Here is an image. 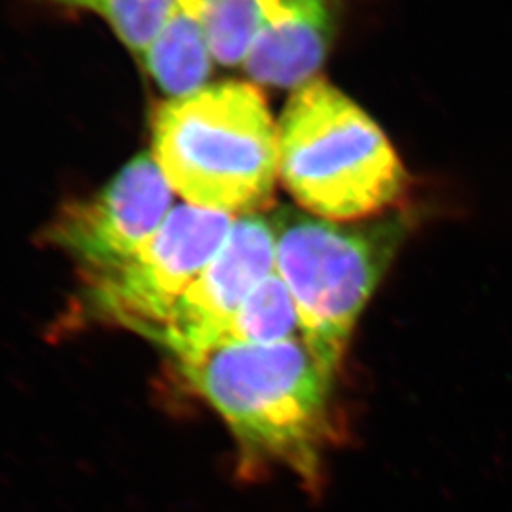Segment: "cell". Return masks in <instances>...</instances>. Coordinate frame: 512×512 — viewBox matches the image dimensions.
<instances>
[{
    "label": "cell",
    "mask_w": 512,
    "mask_h": 512,
    "mask_svg": "<svg viewBox=\"0 0 512 512\" xmlns=\"http://www.w3.org/2000/svg\"><path fill=\"white\" fill-rule=\"evenodd\" d=\"M275 273V230L260 215L233 222L222 248L178 301L158 343L178 361L220 348L256 286Z\"/></svg>",
    "instance_id": "obj_7"
},
{
    "label": "cell",
    "mask_w": 512,
    "mask_h": 512,
    "mask_svg": "<svg viewBox=\"0 0 512 512\" xmlns=\"http://www.w3.org/2000/svg\"><path fill=\"white\" fill-rule=\"evenodd\" d=\"M212 59L200 0H182L165 29L142 54L148 74L172 99L202 90L212 72Z\"/></svg>",
    "instance_id": "obj_9"
},
{
    "label": "cell",
    "mask_w": 512,
    "mask_h": 512,
    "mask_svg": "<svg viewBox=\"0 0 512 512\" xmlns=\"http://www.w3.org/2000/svg\"><path fill=\"white\" fill-rule=\"evenodd\" d=\"M271 223L275 271L295 301L301 338L336 375L361 311L403 243L406 220L341 225L281 210Z\"/></svg>",
    "instance_id": "obj_4"
},
{
    "label": "cell",
    "mask_w": 512,
    "mask_h": 512,
    "mask_svg": "<svg viewBox=\"0 0 512 512\" xmlns=\"http://www.w3.org/2000/svg\"><path fill=\"white\" fill-rule=\"evenodd\" d=\"M232 218L195 205L173 208L124 265L84 275L80 315L158 343L178 301L230 235Z\"/></svg>",
    "instance_id": "obj_5"
},
{
    "label": "cell",
    "mask_w": 512,
    "mask_h": 512,
    "mask_svg": "<svg viewBox=\"0 0 512 512\" xmlns=\"http://www.w3.org/2000/svg\"><path fill=\"white\" fill-rule=\"evenodd\" d=\"M278 157L296 202L333 220L383 212L408 182L381 128L325 79L308 80L291 95L278 127Z\"/></svg>",
    "instance_id": "obj_3"
},
{
    "label": "cell",
    "mask_w": 512,
    "mask_h": 512,
    "mask_svg": "<svg viewBox=\"0 0 512 512\" xmlns=\"http://www.w3.org/2000/svg\"><path fill=\"white\" fill-rule=\"evenodd\" d=\"M152 157L190 205L256 215L271 202L280 175L278 128L260 90L223 82L157 110Z\"/></svg>",
    "instance_id": "obj_2"
},
{
    "label": "cell",
    "mask_w": 512,
    "mask_h": 512,
    "mask_svg": "<svg viewBox=\"0 0 512 512\" xmlns=\"http://www.w3.org/2000/svg\"><path fill=\"white\" fill-rule=\"evenodd\" d=\"M298 338H301V330L295 301L285 281L275 271L256 286L233 316L222 346L273 345Z\"/></svg>",
    "instance_id": "obj_10"
},
{
    "label": "cell",
    "mask_w": 512,
    "mask_h": 512,
    "mask_svg": "<svg viewBox=\"0 0 512 512\" xmlns=\"http://www.w3.org/2000/svg\"><path fill=\"white\" fill-rule=\"evenodd\" d=\"M54 4L64 5V7H72V9L99 10L102 0H49Z\"/></svg>",
    "instance_id": "obj_13"
},
{
    "label": "cell",
    "mask_w": 512,
    "mask_h": 512,
    "mask_svg": "<svg viewBox=\"0 0 512 512\" xmlns=\"http://www.w3.org/2000/svg\"><path fill=\"white\" fill-rule=\"evenodd\" d=\"M178 365L232 429L243 478L283 468L310 493L320 491L323 458L336 438V375L305 341L222 346Z\"/></svg>",
    "instance_id": "obj_1"
},
{
    "label": "cell",
    "mask_w": 512,
    "mask_h": 512,
    "mask_svg": "<svg viewBox=\"0 0 512 512\" xmlns=\"http://www.w3.org/2000/svg\"><path fill=\"white\" fill-rule=\"evenodd\" d=\"M333 30L328 0H281L266 15L245 70L260 84L298 89L323 64Z\"/></svg>",
    "instance_id": "obj_8"
},
{
    "label": "cell",
    "mask_w": 512,
    "mask_h": 512,
    "mask_svg": "<svg viewBox=\"0 0 512 512\" xmlns=\"http://www.w3.org/2000/svg\"><path fill=\"white\" fill-rule=\"evenodd\" d=\"M173 188L143 153L100 192L60 208L44 242L79 261L84 275L114 270L158 232L172 212Z\"/></svg>",
    "instance_id": "obj_6"
},
{
    "label": "cell",
    "mask_w": 512,
    "mask_h": 512,
    "mask_svg": "<svg viewBox=\"0 0 512 512\" xmlns=\"http://www.w3.org/2000/svg\"><path fill=\"white\" fill-rule=\"evenodd\" d=\"M180 5L182 0H102L97 12L128 49L142 57Z\"/></svg>",
    "instance_id": "obj_12"
},
{
    "label": "cell",
    "mask_w": 512,
    "mask_h": 512,
    "mask_svg": "<svg viewBox=\"0 0 512 512\" xmlns=\"http://www.w3.org/2000/svg\"><path fill=\"white\" fill-rule=\"evenodd\" d=\"M281 0H200L203 27L213 59L223 65L245 62L256 35Z\"/></svg>",
    "instance_id": "obj_11"
}]
</instances>
